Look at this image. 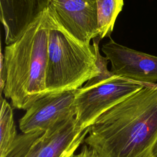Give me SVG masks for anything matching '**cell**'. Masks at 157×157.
<instances>
[{
	"label": "cell",
	"instance_id": "obj_4",
	"mask_svg": "<svg viewBox=\"0 0 157 157\" xmlns=\"http://www.w3.org/2000/svg\"><path fill=\"white\" fill-rule=\"evenodd\" d=\"M144 84L115 75L110 79L76 90L75 118L80 126L89 128L102 113L138 91Z\"/></svg>",
	"mask_w": 157,
	"mask_h": 157
},
{
	"label": "cell",
	"instance_id": "obj_8",
	"mask_svg": "<svg viewBox=\"0 0 157 157\" xmlns=\"http://www.w3.org/2000/svg\"><path fill=\"white\" fill-rule=\"evenodd\" d=\"M75 117L58 122L44 131L39 139L36 157H71L82 144L88 133Z\"/></svg>",
	"mask_w": 157,
	"mask_h": 157
},
{
	"label": "cell",
	"instance_id": "obj_9",
	"mask_svg": "<svg viewBox=\"0 0 157 157\" xmlns=\"http://www.w3.org/2000/svg\"><path fill=\"white\" fill-rule=\"evenodd\" d=\"M49 0H0L7 45L15 42L48 7Z\"/></svg>",
	"mask_w": 157,
	"mask_h": 157
},
{
	"label": "cell",
	"instance_id": "obj_11",
	"mask_svg": "<svg viewBox=\"0 0 157 157\" xmlns=\"http://www.w3.org/2000/svg\"><path fill=\"white\" fill-rule=\"evenodd\" d=\"M17 136L12 109L1 96L0 157H5Z\"/></svg>",
	"mask_w": 157,
	"mask_h": 157
},
{
	"label": "cell",
	"instance_id": "obj_2",
	"mask_svg": "<svg viewBox=\"0 0 157 157\" xmlns=\"http://www.w3.org/2000/svg\"><path fill=\"white\" fill-rule=\"evenodd\" d=\"M49 31L47 9L4 48L6 80L3 93L17 109L27 110L46 94Z\"/></svg>",
	"mask_w": 157,
	"mask_h": 157
},
{
	"label": "cell",
	"instance_id": "obj_5",
	"mask_svg": "<svg viewBox=\"0 0 157 157\" xmlns=\"http://www.w3.org/2000/svg\"><path fill=\"white\" fill-rule=\"evenodd\" d=\"M49 14L69 34L84 43L99 36L96 0H49Z\"/></svg>",
	"mask_w": 157,
	"mask_h": 157
},
{
	"label": "cell",
	"instance_id": "obj_7",
	"mask_svg": "<svg viewBox=\"0 0 157 157\" xmlns=\"http://www.w3.org/2000/svg\"><path fill=\"white\" fill-rule=\"evenodd\" d=\"M102 52L115 75L142 83H157V56L131 49L110 38Z\"/></svg>",
	"mask_w": 157,
	"mask_h": 157
},
{
	"label": "cell",
	"instance_id": "obj_15",
	"mask_svg": "<svg viewBox=\"0 0 157 157\" xmlns=\"http://www.w3.org/2000/svg\"><path fill=\"white\" fill-rule=\"evenodd\" d=\"M0 91L1 93L4 90V85L6 80V71L4 65V54L1 52V64H0Z\"/></svg>",
	"mask_w": 157,
	"mask_h": 157
},
{
	"label": "cell",
	"instance_id": "obj_10",
	"mask_svg": "<svg viewBox=\"0 0 157 157\" xmlns=\"http://www.w3.org/2000/svg\"><path fill=\"white\" fill-rule=\"evenodd\" d=\"M99 39L110 36L115 20L122 10L124 0H96Z\"/></svg>",
	"mask_w": 157,
	"mask_h": 157
},
{
	"label": "cell",
	"instance_id": "obj_17",
	"mask_svg": "<svg viewBox=\"0 0 157 157\" xmlns=\"http://www.w3.org/2000/svg\"><path fill=\"white\" fill-rule=\"evenodd\" d=\"M153 157H157V141L154 146L153 150Z\"/></svg>",
	"mask_w": 157,
	"mask_h": 157
},
{
	"label": "cell",
	"instance_id": "obj_3",
	"mask_svg": "<svg viewBox=\"0 0 157 157\" xmlns=\"http://www.w3.org/2000/svg\"><path fill=\"white\" fill-rule=\"evenodd\" d=\"M48 15L46 94L78 89L98 75L94 47L72 36Z\"/></svg>",
	"mask_w": 157,
	"mask_h": 157
},
{
	"label": "cell",
	"instance_id": "obj_12",
	"mask_svg": "<svg viewBox=\"0 0 157 157\" xmlns=\"http://www.w3.org/2000/svg\"><path fill=\"white\" fill-rule=\"evenodd\" d=\"M44 131H34L18 135L5 157H26L36 140Z\"/></svg>",
	"mask_w": 157,
	"mask_h": 157
},
{
	"label": "cell",
	"instance_id": "obj_13",
	"mask_svg": "<svg viewBox=\"0 0 157 157\" xmlns=\"http://www.w3.org/2000/svg\"><path fill=\"white\" fill-rule=\"evenodd\" d=\"M93 45L94 47L96 53V64L98 68V75L96 77H93L88 81H87L83 86L85 87L99 83L105 80L110 79L115 75L113 72H112L110 71H109L107 69L109 59L106 57H104L101 55L99 52V42L93 40Z\"/></svg>",
	"mask_w": 157,
	"mask_h": 157
},
{
	"label": "cell",
	"instance_id": "obj_6",
	"mask_svg": "<svg viewBox=\"0 0 157 157\" xmlns=\"http://www.w3.org/2000/svg\"><path fill=\"white\" fill-rule=\"evenodd\" d=\"M76 90L48 93L36 101L19 120L23 133L45 131L59 121L75 116Z\"/></svg>",
	"mask_w": 157,
	"mask_h": 157
},
{
	"label": "cell",
	"instance_id": "obj_16",
	"mask_svg": "<svg viewBox=\"0 0 157 157\" xmlns=\"http://www.w3.org/2000/svg\"><path fill=\"white\" fill-rule=\"evenodd\" d=\"M40 137L34 143V145L33 146L31 150H30L29 154L28 155V156L26 157H36V155L37 153L39 147V139H40Z\"/></svg>",
	"mask_w": 157,
	"mask_h": 157
},
{
	"label": "cell",
	"instance_id": "obj_1",
	"mask_svg": "<svg viewBox=\"0 0 157 157\" xmlns=\"http://www.w3.org/2000/svg\"><path fill=\"white\" fill-rule=\"evenodd\" d=\"M144 84L89 127L84 142L100 157H153L157 141V83Z\"/></svg>",
	"mask_w": 157,
	"mask_h": 157
},
{
	"label": "cell",
	"instance_id": "obj_14",
	"mask_svg": "<svg viewBox=\"0 0 157 157\" xmlns=\"http://www.w3.org/2000/svg\"><path fill=\"white\" fill-rule=\"evenodd\" d=\"M71 157H100L97 151L87 144L82 146L80 152L77 154H73Z\"/></svg>",
	"mask_w": 157,
	"mask_h": 157
}]
</instances>
